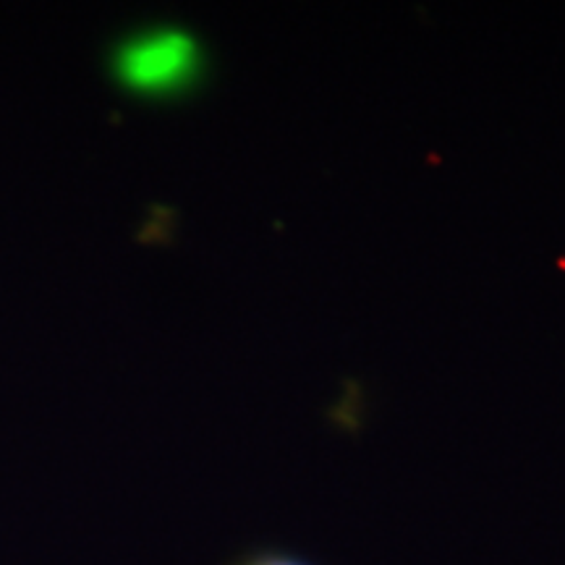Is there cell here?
Returning a JSON list of instances; mask_svg holds the SVG:
<instances>
[{
    "mask_svg": "<svg viewBox=\"0 0 565 565\" xmlns=\"http://www.w3.org/2000/svg\"><path fill=\"white\" fill-rule=\"evenodd\" d=\"M118 76L139 92H175L200 68V53L189 34L162 30L126 42L116 61Z\"/></svg>",
    "mask_w": 565,
    "mask_h": 565,
    "instance_id": "6da1fadb",
    "label": "cell"
},
{
    "mask_svg": "<svg viewBox=\"0 0 565 565\" xmlns=\"http://www.w3.org/2000/svg\"><path fill=\"white\" fill-rule=\"evenodd\" d=\"M238 565H312L296 555H286V553H257L252 557H246Z\"/></svg>",
    "mask_w": 565,
    "mask_h": 565,
    "instance_id": "7a4b0ae2",
    "label": "cell"
}]
</instances>
